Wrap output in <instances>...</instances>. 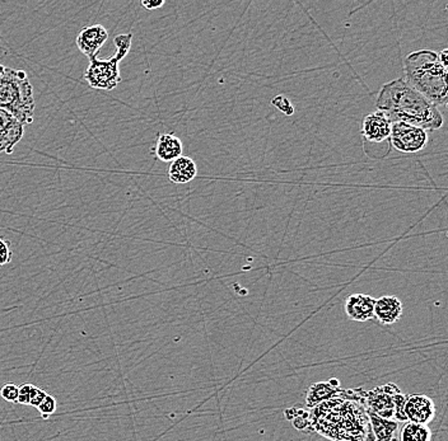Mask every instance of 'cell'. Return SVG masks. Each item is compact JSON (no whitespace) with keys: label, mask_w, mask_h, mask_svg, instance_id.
Masks as SVG:
<instances>
[{"label":"cell","mask_w":448,"mask_h":441,"mask_svg":"<svg viewBox=\"0 0 448 441\" xmlns=\"http://www.w3.org/2000/svg\"><path fill=\"white\" fill-rule=\"evenodd\" d=\"M376 105L391 124L405 122L420 127L427 133L440 130L444 122L438 107L411 88L403 78L384 84Z\"/></svg>","instance_id":"1"},{"label":"cell","mask_w":448,"mask_h":441,"mask_svg":"<svg viewBox=\"0 0 448 441\" xmlns=\"http://www.w3.org/2000/svg\"><path fill=\"white\" fill-rule=\"evenodd\" d=\"M405 82L436 107L447 105V69L432 50L413 51L405 57Z\"/></svg>","instance_id":"2"},{"label":"cell","mask_w":448,"mask_h":441,"mask_svg":"<svg viewBox=\"0 0 448 441\" xmlns=\"http://www.w3.org/2000/svg\"><path fill=\"white\" fill-rule=\"evenodd\" d=\"M0 110L9 112L25 127L33 122L36 100L25 70L0 64Z\"/></svg>","instance_id":"3"},{"label":"cell","mask_w":448,"mask_h":441,"mask_svg":"<svg viewBox=\"0 0 448 441\" xmlns=\"http://www.w3.org/2000/svg\"><path fill=\"white\" fill-rule=\"evenodd\" d=\"M133 33H124L114 38L116 52L110 59H97L93 57L89 60V65L84 79L88 83L91 88L97 90H113L120 84L121 76L119 64L124 57H127L132 49Z\"/></svg>","instance_id":"4"},{"label":"cell","mask_w":448,"mask_h":441,"mask_svg":"<svg viewBox=\"0 0 448 441\" xmlns=\"http://www.w3.org/2000/svg\"><path fill=\"white\" fill-rule=\"evenodd\" d=\"M406 398L408 396L398 389V385L390 383L364 392V406L368 412L377 416L404 423L406 421L404 415Z\"/></svg>","instance_id":"5"},{"label":"cell","mask_w":448,"mask_h":441,"mask_svg":"<svg viewBox=\"0 0 448 441\" xmlns=\"http://www.w3.org/2000/svg\"><path fill=\"white\" fill-rule=\"evenodd\" d=\"M390 143L401 153H418L428 144V133L420 127H413L405 122L391 124Z\"/></svg>","instance_id":"6"},{"label":"cell","mask_w":448,"mask_h":441,"mask_svg":"<svg viewBox=\"0 0 448 441\" xmlns=\"http://www.w3.org/2000/svg\"><path fill=\"white\" fill-rule=\"evenodd\" d=\"M404 415L408 423L428 426V423H432L436 417V406L428 396H408L404 406Z\"/></svg>","instance_id":"7"},{"label":"cell","mask_w":448,"mask_h":441,"mask_svg":"<svg viewBox=\"0 0 448 441\" xmlns=\"http://www.w3.org/2000/svg\"><path fill=\"white\" fill-rule=\"evenodd\" d=\"M391 121L382 111H374L367 114L362 124V136L366 143L379 144L390 139Z\"/></svg>","instance_id":"8"},{"label":"cell","mask_w":448,"mask_h":441,"mask_svg":"<svg viewBox=\"0 0 448 441\" xmlns=\"http://www.w3.org/2000/svg\"><path fill=\"white\" fill-rule=\"evenodd\" d=\"M108 40V31L102 25H87L76 36V46L89 60L97 57Z\"/></svg>","instance_id":"9"},{"label":"cell","mask_w":448,"mask_h":441,"mask_svg":"<svg viewBox=\"0 0 448 441\" xmlns=\"http://www.w3.org/2000/svg\"><path fill=\"white\" fill-rule=\"evenodd\" d=\"M23 135L25 125L9 112L0 110V154H12Z\"/></svg>","instance_id":"10"},{"label":"cell","mask_w":448,"mask_h":441,"mask_svg":"<svg viewBox=\"0 0 448 441\" xmlns=\"http://www.w3.org/2000/svg\"><path fill=\"white\" fill-rule=\"evenodd\" d=\"M376 299L367 294H352L344 304L345 314L350 321L367 322L374 318Z\"/></svg>","instance_id":"11"},{"label":"cell","mask_w":448,"mask_h":441,"mask_svg":"<svg viewBox=\"0 0 448 441\" xmlns=\"http://www.w3.org/2000/svg\"><path fill=\"white\" fill-rule=\"evenodd\" d=\"M403 312V302L396 296H381L374 302V318H377V321L385 326H392L398 323Z\"/></svg>","instance_id":"12"},{"label":"cell","mask_w":448,"mask_h":441,"mask_svg":"<svg viewBox=\"0 0 448 441\" xmlns=\"http://www.w3.org/2000/svg\"><path fill=\"white\" fill-rule=\"evenodd\" d=\"M343 392L344 389H341L340 383L336 379L314 383L311 384L306 394V406L309 408H315L323 402H328L330 399L340 396Z\"/></svg>","instance_id":"13"},{"label":"cell","mask_w":448,"mask_h":441,"mask_svg":"<svg viewBox=\"0 0 448 441\" xmlns=\"http://www.w3.org/2000/svg\"><path fill=\"white\" fill-rule=\"evenodd\" d=\"M183 153V144L175 134H162L158 136L156 144V155L164 163H171L181 157Z\"/></svg>","instance_id":"14"},{"label":"cell","mask_w":448,"mask_h":441,"mask_svg":"<svg viewBox=\"0 0 448 441\" xmlns=\"http://www.w3.org/2000/svg\"><path fill=\"white\" fill-rule=\"evenodd\" d=\"M197 176V167L194 159L181 155L176 160L171 162L168 168V178L172 183L185 184L189 183Z\"/></svg>","instance_id":"15"},{"label":"cell","mask_w":448,"mask_h":441,"mask_svg":"<svg viewBox=\"0 0 448 441\" xmlns=\"http://www.w3.org/2000/svg\"><path fill=\"white\" fill-rule=\"evenodd\" d=\"M367 416L372 430L374 441H395V436L398 429V421L387 420L368 411H367Z\"/></svg>","instance_id":"16"},{"label":"cell","mask_w":448,"mask_h":441,"mask_svg":"<svg viewBox=\"0 0 448 441\" xmlns=\"http://www.w3.org/2000/svg\"><path fill=\"white\" fill-rule=\"evenodd\" d=\"M432 433L428 426L406 423L400 431V441H430Z\"/></svg>","instance_id":"17"},{"label":"cell","mask_w":448,"mask_h":441,"mask_svg":"<svg viewBox=\"0 0 448 441\" xmlns=\"http://www.w3.org/2000/svg\"><path fill=\"white\" fill-rule=\"evenodd\" d=\"M57 407V402L55 397H52L50 394H47V396L45 397L44 401H42V404L38 406V410L40 411V413H41L42 418H44V420H47L51 415H54V413H55Z\"/></svg>","instance_id":"18"},{"label":"cell","mask_w":448,"mask_h":441,"mask_svg":"<svg viewBox=\"0 0 448 441\" xmlns=\"http://www.w3.org/2000/svg\"><path fill=\"white\" fill-rule=\"evenodd\" d=\"M272 105L278 108L280 112L287 114V116H292V114H294V107H293L291 101L285 95H279L277 97H274L272 100Z\"/></svg>","instance_id":"19"},{"label":"cell","mask_w":448,"mask_h":441,"mask_svg":"<svg viewBox=\"0 0 448 441\" xmlns=\"http://www.w3.org/2000/svg\"><path fill=\"white\" fill-rule=\"evenodd\" d=\"M0 396L1 398L11 402V404H17L18 399V385L13 384V383H6L0 388Z\"/></svg>","instance_id":"20"},{"label":"cell","mask_w":448,"mask_h":441,"mask_svg":"<svg viewBox=\"0 0 448 441\" xmlns=\"http://www.w3.org/2000/svg\"><path fill=\"white\" fill-rule=\"evenodd\" d=\"M12 259L13 252L12 248H11V242L0 237V267L8 265Z\"/></svg>","instance_id":"21"},{"label":"cell","mask_w":448,"mask_h":441,"mask_svg":"<svg viewBox=\"0 0 448 441\" xmlns=\"http://www.w3.org/2000/svg\"><path fill=\"white\" fill-rule=\"evenodd\" d=\"M46 396H47V393H46L44 389H41V388L33 385L31 394H30V406L38 408V406L42 404V401H44Z\"/></svg>","instance_id":"22"},{"label":"cell","mask_w":448,"mask_h":441,"mask_svg":"<svg viewBox=\"0 0 448 441\" xmlns=\"http://www.w3.org/2000/svg\"><path fill=\"white\" fill-rule=\"evenodd\" d=\"M32 388H33V385L28 384V383L18 385V399H17V404H30V394H31Z\"/></svg>","instance_id":"23"},{"label":"cell","mask_w":448,"mask_h":441,"mask_svg":"<svg viewBox=\"0 0 448 441\" xmlns=\"http://www.w3.org/2000/svg\"><path fill=\"white\" fill-rule=\"evenodd\" d=\"M142 6H144L147 11H156L164 6V0H142Z\"/></svg>","instance_id":"24"},{"label":"cell","mask_w":448,"mask_h":441,"mask_svg":"<svg viewBox=\"0 0 448 441\" xmlns=\"http://www.w3.org/2000/svg\"><path fill=\"white\" fill-rule=\"evenodd\" d=\"M448 50L447 49H443L441 51V54H438V59H440V63L442 64L443 68L447 69L448 60H447Z\"/></svg>","instance_id":"25"}]
</instances>
